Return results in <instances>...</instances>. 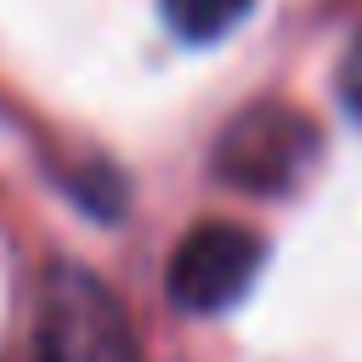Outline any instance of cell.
Wrapping results in <instances>:
<instances>
[{
  "mask_svg": "<svg viewBox=\"0 0 362 362\" xmlns=\"http://www.w3.org/2000/svg\"><path fill=\"white\" fill-rule=\"evenodd\" d=\"M317 124L288 107V102H255L243 107L221 136H215V153H209V170L215 181L238 187V192H255V198H277V192H294L300 175L317 164Z\"/></svg>",
  "mask_w": 362,
  "mask_h": 362,
  "instance_id": "6da1fadb",
  "label": "cell"
},
{
  "mask_svg": "<svg viewBox=\"0 0 362 362\" xmlns=\"http://www.w3.org/2000/svg\"><path fill=\"white\" fill-rule=\"evenodd\" d=\"M339 102L362 124V28H356V40L345 45V62H339Z\"/></svg>",
  "mask_w": 362,
  "mask_h": 362,
  "instance_id": "5b68a950",
  "label": "cell"
},
{
  "mask_svg": "<svg viewBox=\"0 0 362 362\" xmlns=\"http://www.w3.org/2000/svg\"><path fill=\"white\" fill-rule=\"evenodd\" d=\"M158 6H164L170 34L187 45H209L249 17V0H158Z\"/></svg>",
  "mask_w": 362,
  "mask_h": 362,
  "instance_id": "277c9868",
  "label": "cell"
},
{
  "mask_svg": "<svg viewBox=\"0 0 362 362\" xmlns=\"http://www.w3.org/2000/svg\"><path fill=\"white\" fill-rule=\"evenodd\" d=\"M40 362H141L124 305L74 260L40 277Z\"/></svg>",
  "mask_w": 362,
  "mask_h": 362,
  "instance_id": "7a4b0ae2",
  "label": "cell"
},
{
  "mask_svg": "<svg viewBox=\"0 0 362 362\" xmlns=\"http://www.w3.org/2000/svg\"><path fill=\"white\" fill-rule=\"evenodd\" d=\"M266 266V243L260 232L238 226V221H204L192 226L175 255H170V272H164V288L181 311L192 317H215V311H232L255 277Z\"/></svg>",
  "mask_w": 362,
  "mask_h": 362,
  "instance_id": "3957f363",
  "label": "cell"
}]
</instances>
